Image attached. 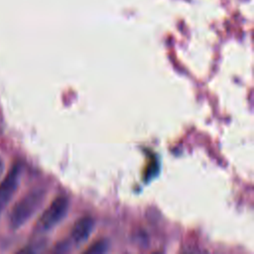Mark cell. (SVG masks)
<instances>
[{
  "instance_id": "3",
  "label": "cell",
  "mask_w": 254,
  "mask_h": 254,
  "mask_svg": "<svg viewBox=\"0 0 254 254\" xmlns=\"http://www.w3.org/2000/svg\"><path fill=\"white\" fill-rule=\"evenodd\" d=\"M22 176V166L15 164L0 183V215L8 205L20 185Z\"/></svg>"
},
{
  "instance_id": "5",
  "label": "cell",
  "mask_w": 254,
  "mask_h": 254,
  "mask_svg": "<svg viewBox=\"0 0 254 254\" xmlns=\"http://www.w3.org/2000/svg\"><path fill=\"white\" fill-rule=\"evenodd\" d=\"M108 244L105 240H99L92 244L88 249L85 250L86 253H103L107 250Z\"/></svg>"
},
{
  "instance_id": "6",
  "label": "cell",
  "mask_w": 254,
  "mask_h": 254,
  "mask_svg": "<svg viewBox=\"0 0 254 254\" xmlns=\"http://www.w3.org/2000/svg\"><path fill=\"white\" fill-rule=\"evenodd\" d=\"M4 170H5V164H4L3 160H2V158L0 157V178L2 177V175L4 173Z\"/></svg>"
},
{
  "instance_id": "1",
  "label": "cell",
  "mask_w": 254,
  "mask_h": 254,
  "mask_svg": "<svg viewBox=\"0 0 254 254\" xmlns=\"http://www.w3.org/2000/svg\"><path fill=\"white\" fill-rule=\"evenodd\" d=\"M47 191L44 189H34L16 202L9 215L11 228L18 229L23 226L42 206Z\"/></svg>"
},
{
  "instance_id": "2",
  "label": "cell",
  "mask_w": 254,
  "mask_h": 254,
  "mask_svg": "<svg viewBox=\"0 0 254 254\" xmlns=\"http://www.w3.org/2000/svg\"><path fill=\"white\" fill-rule=\"evenodd\" d=\"M68 199L66 196L60 195L56 197L46 208L39 218L36 229L40 232H46L53 229L65 216L68 210Z\"/></svg>"
},
{
  "instance_id": "4",
  "label": "cell",
  "mask_w": 254,
  "mask_h": 254,
  "mask_svg": "<svg viewBox=\"0 0 254 254\" xmlns=\"http://www.w3.org/2000/svg\"><path fill=\"white\" fill-rule=\"evenodd\" d=\"M94 228V219L90 216H83L75 221L73 224L70 236L72 241L77 244L85 242L91 235Z\"/></svg>"
}]
</instances>
